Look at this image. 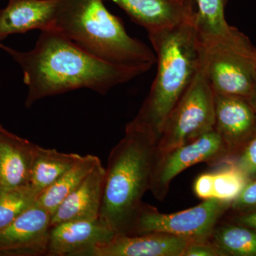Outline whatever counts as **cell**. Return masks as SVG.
I'll use <instances>...</instances> for the list:
<instances>
[{
    "instance_id": "16",
    "label": "cell",
    "mask_w": 256,
    "mask_h": 256,
    "mask_svg": "<svg viewBox=\"0 0 256 256\" xmlns=\"http://www.w3.org/2000/svg\"><path fill=\"white\" fill-rule=\"evenodd\" d=\"M37 146L0 124V186H28Z\"/></svg>"
},
{
    "instance_id": "17",
    "label": "cell",
    "mask_w": 256,
    "mask_h": 256,
    "mask_svg": "<svg viewBox=\"0 0 256 256\" xmlns=\"http://www.w3.org/2000/svg\"><path fill=\"white\" fill-rule=\"evenodd\" d=\"M98 160L97 156L92 154L82 156L73 166L38 194L36 204L46 210L52 216L60 204L86 178Z\"/></svg>"
},
{
    "instance_id": "12",
    "label": "cell",
    "mask_w": 256,
    "mask_h": 256,
    "mask_svg": "<svg viewBox=\"0 0 256 256\" xmlns=\"http://www.w3.org/2000/svg\"><path fill=\"white\" fill-rule=\"evenodd\" d=\"M192 240L162 232L116 235L108 244L94 248L88 256H182Z\"/></svg>"
},
{
    "instance_id": "14",
    "label": "cell",
    "mask_w": 256,
    "mask_h": 256,
    "mask_svg": "<svg viewBox=\"0 0 256 256\" xmlns=\"http://www.w3.org/2000/svg\"><path fill=\"white\" fill-rule=\"evenodd\" d=\"M106 174V168L98 160L78 188L60 204L52 214V226L69 220L100 218Z\"/></svg>"
},
{
    "instance_id": "20",
    "label": "cell",
    "mask_w": 256,
    "mask_h": 256,
    "mask_svg": "<svg viewBox=\"0 0 256 256\" xmlns=\"http://www.w3.org/2000/svg\"><path fill=\"white\" fill-rule=\"evenodd\" d=\"M195 25L202 44L213 43L226 36L232 26L225 18L228 0H195Z\"/></svg>"
},
{
    "instance_id": "7",
    "label": "cell",
    "mask_w": 256,
    "mask_h": 256,
    "mask_svg": "<svg viewBox=\"0 0 256 256\" xmlns=\"http://www.w3.org/2000/svg\"><path fill=\"white\" fill-rule=\"evenodd\" d=\"M230 205V202L210 198L188 210L163 214L142 203L129 235L162 232L193 240H208Z\"/></svg>"
},
{
    "instance_id": "23",
    "label": "cell",
    "mask_w": 256,
    "mask_h": 256,
    "mask_svg": "<svg viewBox=\"0 0 256 256\" xmlns=\"http://www.w3.org/2000/svg\"><path fill=\"white\" fill-rule=\"evenodd\" d=\"M228 162L235 165L248 181L256 178V130L242 150Z\"/></svg>"
},
{
    "instance_id": "3",
    "label": "cell",
    "mask_w": 256,
    "mask_h": 256,
    "mask_svg": "<svg viewBox=\"0 0 256 256\" xmlns=\"http://www.w3.org/2000/svg\"><path fill=\"white\" fill-rule=\"evenodd\" d=\"M158 140L132 120L112 148L106 169L100 220L116 235H129L150 190Z\"/></svg>"
},
{
    "instance_id": "27",
    "label": "cell",
    "mask_w": 256,
    "mask_h": 256,
    "mask_svg": "<svg viewBox=\"0 0 256 256\" xmlns=\"http://www.w3.org/2000/svg\"><path fill=\"white\" fill-rule=\"evenodd\" d=\"M232 222L256 230V210L234 214L232 217Z\"/></svg>"
},
{
    "instance_id": "18",
    "label": "cell",
    "mask_w": 256,
    "mask_h": 256,
    "mask_svg": "<svg viewBox=\"0 0 256 256\" xmlns=\"http://www.w3.org/2000/svg\"><path fill=\"white\" fill-rule=\"evenodd\" d=\"M82 156L37 146L30 184L40 194L80 160Z\"/></svg>"
},
{
    "instance_id": "11",
    "label": "cell",
    "mask_w": 256,
    "mask_h": 256,
    "mask_svg": "<svg viewBox=\"0 0 256 256\" xmlns=\"http://www.w3.org/2000/svg\"><path fill=\"white\" fill-rule=\"evenodd\" d=\"M116 236L100 218L63 222L50 228L47 256H88Z\"/></svg>"
},
{
    "instance_id": "15",
    "label": "cell",
    "mask_w": 256,
    "mask_h": 256,
    "mask_svg": "<svg viewBox=\"0 0 256 256\" xmlns=\"http://www.w3.org/2000/svg\"><path fill=\"white\" fill-rule=\"evenodd\" d=\"M54 0H10L0 10V42L9 35L54 30Z\"/></svg>"
},
{
    "instance_id": "26",
    "label": "cell",
    "mask_w": 256,
    "mask_h": 256,
    "mask_svg": "<svg viewBox=\"0 0 256 256\" xmlns=\"http://www.w3.org/2000/svg\"><path fill=\"white\" fill-rule=\"evenodd\" d=\"M195 195L203 200L213 198V176L212 172L204 173L195 180L193 186Z\"/></svg>"
},
{
    "instance_id": "2",
    "label": "cell",
    "mask_w": 256,
    "mask_h": 256,
    "mask_svg": "<svg viewBox=\"0 0 256 256\" xmlns=\"http://www.w3.org/2000/svg\"><path fill=\"white\" fill-rule=\"evenodd\" d=\"M158 70L149 94L132 120L159 140L165 121L201 68L203 46L194 18L148 32Z\"/></svg>"
},
{
    "instance_id": "4",
    "label": "cell",
    "mask_w": 256,
    "mask_h": 256,
    "mask_svg": "<svg viewBox=\"0 0 256 256\" xmlns=\"http://www.w3.org/2000/svg\"><path fill=\"white\" fill-rule=\"evenodd\" d=\"M56 30L77 46L109 63L150 69L156 54L130 36L120 18L111 14L104 0H54Z\"/></svg>"
},
{
    "instance_id": "22",
    "label": "cell",
    "mask_w": 256,
    "mask_h": 256,
    "mask_svg": "<svg viewBox=\"0 0 256 256\" xmlns=\"http://www.w3.org/2000/svg\"><path fill=\"white\" fill-rule=\"evenodd\" d=\"M220 166V169L212 172L213 198L232 203L248 180L232 163H224Z\"/></svg>"
},
{
    "instance_id": "19",
    "label": "cell",
    "mask_w": 256,
    "mask_h": 256,
    "mask_svg": "<svg viewBox=\"0 0 256 256\" xmlns=\"http://www.w3.org/2000/svg\"><path fill=\"white\" fill-rule=\"evenodd\" d=\"M210 240L224 256H256V230L245 226L218 224Z\"/></svg>"
},
{
    "instance_id": "10",
    "label": "cell",
    "mask_w": 256,
    "mask_h": 256,
    "mask_svg": "<svg viewBox=\"0 0 256 256\" xmlns=\"http://www.w3.org/2000/svg\"><path fill=\"white\" fill-rule=\"evenodd\" d=\"M214 129L228 146L232 160L256 132V110L246 98L218 94H214Z\"/></svg>"
},
{
    "instance_id": "21",
    "label": "cell",
    "mask_w": 256,
    "mask_h": 256,
    "mask_svg": "<svg viewBox=\"0 0 256 256\" xmlns=\"http://www.w3.org/2000/svg\"><path fill=\"white\" fill-rule=\"evenodd\" d=\"M38 194L30 186H0V230L8 226L22 212L34 204Z\"/></svg>"
},
{
    "instance_id": "24",
    "label": "cell",
    "mask_w": 256,
    "mask_h": 256,
    "mask_svg": "<svg viewBox=\"0 0 256 256\" xmlns=\"http://www.w3.org/2000/svg\"><path fill=\"white\" fill-rule=\"evenodd\" d=\"M256 210V178L248 182L238 196L232 202L230 210L234 214Z\"/></svg>"
},
{
    "instance_id": "29",
    "label": "cell",
    "mask_w": 256,
    "mask_h": 256,
    "mask_svg": "<svg viewBox=\"0 0 256 256\" xmlns=\"http://www.w3.org/2000/svg\"><path fill=\"white\" fill-rule=\"evenodd\" d=\"M0 43H1V42H0Z\"/></svg>"
},
{
    "instance_id": "5",
    "label": "cell",
    "mask_w": 256,
    "mask_h": 256,
    "mask_svg": "<svg viewBox=\"0 0 256 256\" xmlns=\"http://www.w3.org/2000/svg\"><path fill=\"white\" fill-rule=\"evenodd\" d=\"M203 66L214 94L250 99L256 84V48L232 26L226 35L203 45Z\"/></svg>"
},
{
    "instance_id": "13",
    "label": "cell",
    "mask_w": 256,
    "mask_h": 256,
    "mask_svg": "<svg viewBox=\"0 0 256 256\" xmlns=\"http://www.w3.org/2000/svg\"><path fill=\"white\" fill-rule=\"evenodd\" d=\"M106 1L118 5L148 33L190 20L196 11L195 0H104Z\"/></svg>"
},
{
    "instance_id": "8",
    "label": "cell",
    "mask_w": 256,
    "mask_h": 256,
    "mask_svg": "<svg viewBox=\"0 0 256 256\" xmlns=\"http://www.w3.org/2000/svg\"><path fill=\"white\" fill-rule=\"evenodd\" d=\"M232 158L224 140L215 129L212 130L191 142L156 156L149 191L156 200L162 201L170 184L184 170L202 162L220 166Z\"/></svg>"
},
{
    "instance_id": "28",
    "label": "cell",
    "mask_w": 256,
    "mask_h": 256,
    "mask_svg": "<svg viewBox=\"0 0 256 256\" xmlns=\"http://www.w3.org/2000/svg\"><path fill=\"white\" fill-rule=\"evenodd\" d=\"M249 100H250V102H252V106H254V108L256 110V84L255 88H254V92H252V97H250Z\"/></svg>"
},
{
    "instance_id": "25",
    "label": "cell",
    "mask_w": 256,
    "mask_h": 256,
    "mask_svg": "<svg viewBox=\"0 0 256 256\" xmlns=\"http://www.w3.org/2000/svg\"><path fill=\"white\" fill-rule=\"evenodd\" d=\"M182 256H224L223 254L208 240H192Z\"/></svg>"
},
{
    "instance_id": "9",
    "label": "cell",
    "mask_w": 256,
    "mask_h": 256,
    "mask_svg": "<svg viewBox=\"0 0 256 256\" xmlns=\"http://www.w3.org/2000/svg\"><path fill=\"white\" fill-rule=\"evenodd\" d=\"M52 215L34 204L0 230V256H47Z\"/></svg>"
},
{
    "instance_id": "6",
    "label": "cell",
    "mask_w": 256,
    "mask_h": 256,
    "mask_svg": "<svg viewBox=\"0 0 256 256\" xmlns=\"http://www.w3.org/2000/svg\"><path fill=\"white\" fill-rule=\"evenodd\" d=\"M214 92L202 66L165 121L156 156L195 140L214 129Z\"/></svg>"
},
{
    "instance_id": "1",
    "label": "cell",
    "mask_w": 256,
    "mask_h": 256,
    "mask_svg": "<svg viewBox=\"0 0 256 256\" xmlns=\"http://www.w3.org/2000/svg\"><path fill=\"white\" fill-rule=\"evenodd\" d=\"M0 48L21 67L28 87V108L44 98L77 89L88 88L104 95L150 70L101 60L54 30L42 31L34 48L28 52L1 43Z\"/></svg>"
}]
</instances>
